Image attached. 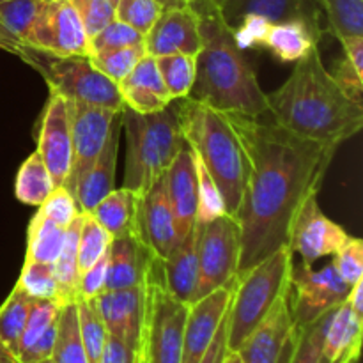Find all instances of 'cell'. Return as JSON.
Returning <instances> with one entry per match:
<instances>
[{
    "label": "cell",
    "instance_id": "obj_18",
    "mask_svg": "<svg viewBox=\"0 0 363 363\" xmlns=\"http://www.w3.org/2000/svg\"><path fill=\"white\" fill-rule=\"evenodd\" d=\"M137 236L160 261H163L176 247V222L163 176L138 199Z\"/></svg>",
    "mask_w": 363,
    "mask_h": 363
},
{
    "label": "cell",
    "instance_id": "obj_12",
    "mask_svg": "<svg viewBox=\"0 0 363 363\" xmlns=\"http://www.w3.org/2000/svg\"><path fill=\"white\" fill-rule=\"evenodd\" d=\"M121 112L71 101V169L62 186L73 194L82 174L98 160L108 140L110 128Z\"/></svg>",
    "mask_w": 363,
    "mask_h": 363
},
{
    "label": "cell",
    "instance_id": "obj_22",
    "mask_svg": "<svg viewBox=\"0 0 363 363\" xmlns=\"http://www.w3.org/2000/svg\"><path fill=\"white\" fill-rule=\"evenodd\" d=\"M121 133H123V112L112 123L108 140H106L101 155L98 156V160L92 163L87 172L82 174V177L74 184L73 197L80 213H92L99 201H103L113 190Z\"/></svg>",
    "mask_w": 363,
    "mask_h": 363
},
{
    "label": "cell",
    "instance_id": "obj_15",
    "mask_svg": "<svg viewBox=\"0 0 363 363\" xmlns=\"http://www.w3.org/2000/svg\"><path fill=\"white\" fill-rule=\"evenodd\" d=\"M293 315L289 308V291L279 298L257 328L238 347L243 363H282L294 339Z\"/></svg>",
    "mask_w": 363,
    "mask_h": 363
},
{
    "label": "cell",
    "instance_id": "obj_19",
    "mask_svg": "<svg viewBox=\"0 0 363 363\" xmlns=\"http://www.w3.org/2000/svg\"><path fill=\"white\" fill-rule=\"evenodd\" d=\"M92 301L98 308V314L108 335L119 339L137 353L140 347L142 325H144V286L103 291Z\"/></svg>",
    "mask_w": 363,
    "mask_h": 363
},
{
    "label": "cell",
    "instance_id": "obj_54",
    "mask_svg": "<svg viewBox=\"0 0 363 363\" xmlns=\"http://www.w3.org/2000/svg\"><path fill=\"white\" fill-rule=\"evenodd\" d=\"M344 48V57L353 64L354 69L363 74V35L350 38L340 43Z\"/></svg>",
    "mask_w": 363,
    "mask_h": 363
},
{
    "label": "cell",
    "instance_id": "obj_9",
    "mask_svg": "<svg viewBox=\"0 0 363 363\" xmlns=\"http://www.w3.org/2000/svg\"><path fill=\"white\" fill-rule=\"evenodd\" d=\"M240 254L241 229L234 215L225 213L206 225H201L195 301L236 280Z\"/></svg>",
    "mask_w": 363,
    "mask_h": 363
},
{
    "label": "cell",
    "instance_id": "obj_17",
    "mask_svg": "<svg viewBox=\"0 0 363 363\" xmlns=\"http://www.w3.org/2000/svg\"><path fill=\"white\" fill-rule=\"evenodd\" d=\"M145 50L152 57L186 53L197 55L202 46L199 14L188 2L163 7L151 30L144 35Z\"/></svg>",
    "mask_w": 363,
    "mask_h": 363
},
{
    "label": "cell",
    "instance_id": "obj_11",
    "mask_svg": "<svg viewBox=\"0 0 363 363\" xmlns=\"http://www.w3.org/2000/svg\"><path fill=\"white\" fill-rule=\"evenodd\" d=\"M23 45L60 57L91 55L87 32L67 0L46 2Z\"/></svg>",
    "mask_w": 363,
    "mask_h": 363
},
{
    "label": "cell",
    "instance_id": "obj_10",
    "mask_svg": "<svg viewBox=\"0 0 363 363\" xmlns=\"http://www.w3.org/2000/svg\"><path fill=\"white\" fill-rule=\"evenodd\" d=\"M351 286L328 264L314 269L311 264L293 261L289 279V308L294 326H307L332 312L350 296Z\"/></svg>",
    "mask_w": 363,
    "mask_h": 363
},
{
    "label": "cell",
    "instance_id": "obj_20",
    "mask_svg": "<svg viewBox=\"0 0 363 363\" xmlns=\"http://www.w3.org/2000/svg\"><path fill=\"white\" fill-rule=\"evenodd\" d=\"M218 13L233 30L243 18L259 16L269 23L301 21L315 34H325V28L321 27V9L315 0H223Z\"/></svg>",
    "mask_w": 363,
    "mask_h": 363
},
{
    "label": "cell",
    "instance_id": "obj_34",
    "mask_svg": "<svg viewBox=\"0 0 363 363\" xmlns=\"http://www.w3.org/2000/svg\"><path fill=\"white\" fill-rule=\"evenodd\" d=\"M156 64L170 98H186L195 80V57L186 53H172L156 57Z\"/></svg>",
    "mask_w": 363,
    "mask_h": 363
},
{
    "label": "cell",
    "instance_id": "obj_36",
    "mask_svg": "<svg viewBox=\"0 0 363 363\" xmlns=\"http://www.w3.org/2000/svg\"><path fill=\"white\" fill-rule=\"evenodd\" d=\"M77 315H78V328H80V339L84 344L85 357L89 363H99L101 360L103 350H105L106 332L101 318L98 314L94 301L92 300H78L77 301Z\"/></svg>",
    "mask_w": 363,
    "mask_h": 363
},
{
    "label": "cell",
    "instance_id": "obj_42",
    "mask_svg": "<svg viewBox=\"0 0 363 363\" xmlns=\"http://www.w3.org/2000/svg\"><path fill=\"white\" fill-rule=\"evenodd\" d=\"M32 300H55L57 301V280L53 264L35 261H23L20 279L16 286Z\"/></svg>",
    "mask_w": 363,
    "mask_h": 363
},
{
    "label": "cell",
    "instance_id": "obj_21",
    "mask_svg": "<svg viewBox=\"0 0 363 363\" xmlns=\"http://www.w3.org/2000/svg\"><path fill=\"white\" fill-rule=\"evenodd\" d=\"M163 177L176 222L177 241H181L194 229L197 218V170L190 145L184 144L181 147Z\"/></svg>",
    "mask_w": 363,
    "mask_h": 363
},
{
    "label": "cell",
    "instance_id": "obj_14",
    "mask_svg": "<svg viewBox=\"0 0 363 363\" xmlns=\"http://www.w3.org/2000/svg\"><path fill=\"white\" fill-rule=\"evenodd\" d=\"M55 186H62L71 169V101L50 92L39 126L38 149Z\"/></svg>",
    "mask_w": 363,
    "mask_h": 363
},
{
    "label": "cell",
    "instance_id": "obj_31",
    "mask_svg": "<svg viewBox=\"0 0 363 363\" xmlns=\"http://www.w3.org/2000/svg\"><path fill=\"white\" fill-rule=\"evenodd\" d=\"M325 13V30L340 43L363 35V0H315Z\"/></svg>",
    "mask_w": 363,
    "mask_h": 363
},
{
    "label": "cell",
    "instance_id": "obj_6",
    "mask_svg": "<svg viewBox=\"0 0 363 363\" xmlns=\"http://www.w3.org/2000/svg\"><path fill=\"white\" fill-rule=\"evenodd\" d=\"M294 254L282 247L269 257L236 277L233 300L229 305L227 350L238 351L248 335L268 315L273 305L289 291Z\"/></svg>",
    "mask_w": 363,
    "mask_h": 363
},
{
    "label": "cell",
    "instance_id": "obj_43",
    "mask_svg": "<svg viewBox=\"0 0 363 363\" xmlns=\"http://www.w3.org/2000/svg\"><path fill=\"white\" fill-rule=\"evenodd\" d=\"M163 7L156 0H117L116 18L124 21L142 35L147 34L158 20Z\"/></svg>",
    "mask_w": 363,
    "mask_h": 363
},
{
    "label": "cell",
    "instance_id": "obj_52",
    "mask_svg": "<svg viewBox=\"0 0 363 363\" xmlns=\"http://www.w3.org/2000/svg\"><path fill=\"white\" fill-rule=\"evenodd\" d=\"M135 358H137V353L133 350H130L116 337L108 335L99 363H135Z\"/></svg>",
    "mask_w": 363,
    "mask_h": 363
},
{
    "label": "cell",
    "instance_id": "obj_30",
    "mask_svg": "<svg viewBox=\"0 0 363 363\" xmlns=\"http://www.w3.org/2000/svg\"><path fill=\"white\" fill-rule=\"evenodd\" d=\"M27 255L25 261L46 262L53 264L60 255L64 247V238H66V229L57 223L50 222L48 218L35 213L28 223L27 233Z\"/></svg>",
    "mask_w": 363,
    "mask_h": 363
},
{
    "label": "cell",
    "instance_id": "obj_13",
    "mask_svg": "<svg viewBox=\"0 0 363 363\" xmlns=\"http://www.w3.org/2000/svg\"><path fill=\"white\" fill-rule=\"evenodd\" d=\"M347 240L350 234L321 211L318 195H312L294 218L287 247L300 255L301 262L312 266L319 259L335 255Z\"/></svg>",
    "mask_w": 363,
    "mask_h": 363
},
{
    "label": "cell",
    "instance_id": "obj_1",
    "mask_svg": "<svg viewBox=\"0 0 363 363\" xmlns=\"http://www.w3.org/2000/svg\"><path fill=\"white\" fill-rule=\"evenodd\" d=\"M225 113L247 163L243 197L234 213L241 229L240 277L287 247L298 211L318 195L339 147L303 138L261 117Z\"/></svg>",
    "mask_w": 363,
    "mask_h": 363
},
{
    "label": "cell",
    "instance_id": "obj_51",
    "mask_svg": "<svg viewBox=\"0 0 363 363\" xmlns=\"http://www.w3.org/2000/svg\"><path fill=\"white\" fill-rule=\"evenodd\" d=\"M332 77L333 80L337 82V85L342 89L344 94L350 96L354 103L363 106V74H360L354 69L353 64H351L346 57H342V59L337 62L335 71L332 73Z\"/></svg>",
    "mask_w": 363,
    "mask_h": 363
},
{
    "label": "cell",
    "instance_id": "obj_50",
    "mask_svg": "<svg viewBox=\"0 0 363 363\" xmlns=\"http://www.w3.org/2000/svg\"><path fill=\"white\" fill-rule=\"evenodd\" d=\"M106 272H108V252L94 266L80 273V284H78L80 300H94L105 291Z\"/></svg>",
    "mask_w": 363,
    "mask_h": 363
},
{
    "label": "cell",
    "instance_id": "obj_25",
    "mask_svg": "<svg viewBox=\"0 0 363 363\" xmlns=\"http://www.w3.org/2000/svg\"><path fill=\"white\" fill-rule=\"evenodd\" d=\"M155 255L138 236L113 238L108 250V272L105 291L144 286L145 273Z\"/></svg>",
    "mask_w": 363,
    "mask_h": 363
},
{
    "label": "cell",
    "instance_id": "obj_39",
    "mask_svg": "<svg viewBox=\"0 0 363 363\" xmlns=\"http://www.w3.org/2000/svg\"><path fill=\"white\" fill-rule=\"evenodd\" d=\"M147 53L145 50V43H138V45L121 46V48L106 50V52L92 53L91 60L103 74L116 82L117 85L131 73L138 60Z\"/></svg>",
    "mask_w": 363,
    "mask_h": 363
},
{
    "label": "cell",
    "instance_id": "obj_33",
    "mask_svg": "<svg viewBox=\"0 0 363 363\" xmlns=\"http://www.w3.org/2000/svg\"><path fill=\"white\" fill-rule=\"evenodd\" d=\"M32 298H28L23 291L14 287L13 293L7 296L0 307V340L18 357L20 351L21 333L27 323L28 311H30Z\"/></svg>",
    "mask_w": 363,
    "mask_h": 363
},
{
    "label": "cell",
    "instance_id": "obj_62",
    "mask_svg": "<svg viewBox=\"0 0 363 363\" xmlns=\"http://www.w3.org/2000/svg\"><path fill=\"white\" fill-rule=\"evenodd\" d=\"M110 2L113 4V7H116V4H117V0H110Z\"/></svg>",
    "mask_w": 363,
    "mask_h": 363
},
{
    "label": "cell",
    "instance_id": "obj_58",
    "mask_svg": "<svg viewBox=\"0 0 363 363\" xmlns=\"http://www.w3.org/2000/svg\"><path fill=\"white\" fill-rule=\"evenodd\" d=\"M222 363H243V362H241L240 354H238L236 351H227L225 358H223Z\"/></svg>",
    "mask_w": 363,
    "mask_h": 363
},
{
    "label": "cell",
    "instance_id": "obj_60",
    "mask_svg": "<svg viewBox=\"0 0 363 363\" xmlns=\"http://www.w3.org/2000/svg\"><path fill=\"white\" fill-rule=\"evenodd\" d=\"M135 363H147V360H145V357L140 353V351H137V358H135Z\"/></svg>",
    "mask_w": 363,
    "mask_h": 363
},
{
    "label": "cell",
    "instance_id": "obj_3",
    "mask_svg": "<svg viewBox=\"0 0 363 363\" xmlns=\"http://www.w3.org/2000/svg\"><path fill=\"white\" fill-rule=\"evenodd\" d=\"M197 14L202 46L195 55V80L186 98L222 112L264 117L269 113L266 92L245 59L234 30L218 9Z\"/></svg>",
    "mask_w": 363,
    "mask_h": 363
},
{
    "label": "cell",
    "instance_id": "obj_59",
    "mask_svg": "<svg viewBox=\"0 0 363 363\" xmlns=\"http://www.w3.org/2000/svg\"><path fill=\"white\" fill-rule=\"evenodd\" d=\"M162 7H172V6H179V4H184L186 0H156Z\"/></svg>",
    "mask_w": 363,
    "mask_h": 363
},
{
    "label": "cell",
    "instance_id": "obj_37",
    "mask_svg": "<svg viewBox=\"0 0 363 363\" xmlns=\"http://www.w3.org/2000/svg\"><path fill=\"white\" fill-rule=\"evenodd\" d=\"M328 314L307 326H296L293 346L282 363H328L323 354V332Z\"/></svg>",
    "mask_w": 363,
    "mask_h": 363
},
{
    "label": "cell",
    "instance_id": "obj_26",
    "mask_svg": "<svg viewBox=\"0 0 363 363\" xmlns=\"http://www.w3.org/2000/svg\"><path fill=\"white\" fill-rule=\"evenodd\" d=\"M138 195L128 188H113L89 215L112 238L137 236V211Z\"/></svg>",
    "mask_w": 363,
    "mask_h": 363
},
{
    "label": "cell",
    "instance_id": "obj_5",
    "mask_svg": "<svg viewBox=\"0 0 363 363\" xmlns=\"http://www.w3.org/2000/svg\"><path fill=\"white\" fill-rule=\"evenodd\" d=\"M123 131L126 140L123 186L140 197L167 172L186 140L170 105L151 116L124 108Z\"/></svg>",
    "mask_w": 363,
    "mask_h": 363
},
{
    "label": "cell",
    "instance_id": "obj_27",
    "mask_svg": "<svg viewBox=\"0 0 363 363\" xmlns=\"http://www.w3.org/2000/svg\"><path fill=\"white\" fill-rule=\"evenodd\" d=\"M321 35L315 34L308 25L301 21L269 23L264 32L261 46H266L282 62H296L314 45H319Z\"/></svg>",
    "mask_w": 363,
    "mask_h": 363
},
{
    "label": "cell",
    "instance_id": "obj_49",
    "mask_svg": "<svg viewBox=\"0 0 363 363\" xmlns=\"http://www.w3.org/2000/svg\"><path fill=\"white\" fill-rule=\"evenodd\" d=\"M121 84L126 85H138V87L151 89V91L158 92V94L165 96V98H170L169 91H167L165 84L162 80V74H160L158 64H156V57L145 53L140 60H138L137 66L131 69V73L124 78Z\"/></svg>",
    "mask_w": 363,
    "mask_h": 363
},
{
    "label": "cell",
    "instance_id": "obj_56",
    "mask_svg": "<svg viewBox=\"0 0 363 363\" xmlns=\"http://www.w3.org/2000/svg\"><path fill=\"white\" fill-rule=\"evenodd\" d=\"M186 2L190 4L197 13H201V11L208 9H218L220 4H222L223 0H186Z\"/></svg>",
    "mask_w": 363,
    "mask_h": 363
},
{
    "label": "cell",
    "instance_id": "obj_48",
    "mask_svg": "<svg viewBox=\"0 0 363 363\" xmlns=\"http://www.w3.org/2000/svg\"><path fill=\"white\" fill-rule=\"evenodd\" d=\"M332 257V264L347 286H353L363 279V241L360 238L350 236L344 247Z\"/></svg>",
    "mask_w": 363,
    "mask_h": 363
},
{
    "label": "cell",
    "instance_id": "obj_57",
    "mask_svg": "<svg viewBox=\"0 0 363 363\" xmlns=\"http://www.w3.org/2000/svg\"><path fill=\"white\" fill-rule=\"evenodd\" d=\"M0 363H20L16 354H14L2 340H0Z\"/></svg>",
    "mask_w": 363,
    "mask_h": 363
},
{
    "label": "cell",
    "instance_id": "obj_61",
    "mask_svg": "<svg viewBox=\"0 0 363 363\" xmlns=\"http://www.w3.org/2000/svg\"><path fill=\"white\" fill-rule=\"evenodd\" d=\"M38 363H55L52 360V358H46V360H43V362H38Z\"/></svg>",
    "mask_w": 363,
    "mask_h": 363
},
{
    "label": "cell",
    "instance_id": "obj_46",
    "mask_svg": "<svg viewBox=\"0 0 363 363\" xmlns=\"http://www.w3.org/2000/svg\"><path fill=\"white\" fill-rule=\"evenodd\" d=\"M38 211L41 213L45 218H48L50 222L57 223V225L64 227V229H67V227L71 225V222L78 216V213H80L78 211V206L73 194L64 186L53 188V191L48 195V199L39 206Z\"/></svg>",
    "mask_w": 363,
    "mask_h": 363
},
{
    "label": "cell",
    "instance_id": "obj_32",
    "mask_svg": "<svg viewBox=\"0 0 363 363\" xmlns=\"http://www.w3.org/2000/svg\"><path fill=\"white\" fill-rule=\"evenodd\" d=\"M52 360L55 363H89L80 339L77 303L64 305L60 308Z\"/></svg>",
    "mask_w": 363,
    "mask_h": 363
},
{
    "label": "cell",
    "instance_id": "obj_47",
    "mask_svg": "<svg viewBox=\"0 0 363 363\" xmlns=\"http://www.w3.org/2000/svg\"><path fill=\"white\" fill-rule=\"evenodd\" d=\"M121 98H123L124 108H130L142 116H151V113L162 112L170 105L172 99L151 91V89L138 87V85L119 84Z\"/></svg>",
    "mask_w": 363,
    "mask_h": 363
},
{
    "label": "cell",
    "instance_id": "obj_35",
    "mask_svg": "<svg viewBox=\"0 0 363 363\" xmlns=\"http://www.w3.org/2000/svg\"><path fill=\"white\" fill-rule=\"evenodd\" d=\"M112 240L113 238L96 222L94 216L82 213V227L77 247L78 272L84 273L85 269L94 266L108 252Z\"/></svg>",
    "mask_w": 363,
    "mask_h": 363
},
{
    "label": "cell",
    "instance_id": "obj_28",
    "mask_svg": "<svg viewBox=\"0 0 363 363\" xmlns=\"http://www.w3.org/2000/svg\"><path fill=\"white\" fill-rule=\"evenodd\" d=\"M82 227V213H78L77 218L71 222L66 229V238H64V247L60 255L53 262V272H55L57 280V303L60 307L69 303H77L80 300L78 293V284H80V272H78L77 261V247H78V234Z\"/></svg>",
    "mask_w": 363,
    "mask_h": 363
},
{
    "label": "cell",
    "instance_id": "obj_2",
    "mask_svg": "<svg viewBox=\"0 0 363 363\" xmlns=\"http://www.w3.org/2000/svg\"><path fill=\"white\" fill-rule=\"evenodd\" d=\"M277 124L303 138L337 145L363 128V106L354 103L333 80L314 45L300 60L286 84L266 94Z\"/></svg>",
    "mask_w": 363,
    "mask_h": 363
},
{
    "label": "cell",
    "instance_id": "obj_45",
    "mask_svg": "<svg viewBox=\"0 0 363 363\" xmlns=\"http://www.w3.org/2000/svg\"><path fill=\"white\" fill-rule=\"evenodd\" d=\"M77 11L87 38H94L105 25L116 18V7L110 0H67Z\"/></svg>",
    "mask_w": 363,
    "mask_h": 363
},
{
    "label": "cell",
    "instance_id": "obj_44",
    "mask_svg": "<svg viewBox=\"0 0 363 363\" xmlns=\"http://www.w3.org/2000/svg\"><path fill=\"white\" fill-rule=\"evenodd\" d=\"M138 43H144V35L124 21L113 18L94 38L89 39V48H91L92 55V53L106 52V50L121 48V46L138 45Z\"/></svg>",
    "mask_w": 363,
    "mask_h": 363
},
{
    "label": "cell",
    "instance_id": "obj_7",
    "mask_svg": "<svg viewBox=\"0 0 363 363\" xmlns=\"http://www.w3.org/2000/svg\"><path fill=\"white\" fill-rule=\"evenodd\" d=\"M21 60L41 73L53 94L69 101L103 106L113 112L124 110L119 85L103 74L92 64L91 57H60L25 46Z\"/></svg>",
    "mask_w": 363,
    "mask_h": 363
},
{
    "label": "cell",
    "instance_id": "obj_23",
    "mask_svg": "<svg viewBox=\"0 0 363 363\" xmlns=\"http://www.w3.org/2000/svg\"><path fill=\"white\" fill-rule=\"evenodd\" d=\"M199 238L201 225L195 223L188 236L177 241L172 252L160 261L167 291L188 307L195 301L199 282Z\"/></svg>",
    "mask_w": 363,
    "mask_h": 363
},
{
    "label": "cell",
    "instance_id": "obj_24",
    "mask_svg": "<svg viewBox=\"0 0 363 363\" xmlns=\"http://www.w3.org/2000/svg\"><path fill=\"white\" fill-rule=\"evenodd\" d=\"M363 318L347 300L328 314L323 332V354L328 363H358L362 351Z\"/></svg>",
    "mask_w": 363,
    "mask_h": 363
},
{
    "label": "cell",
    "instance_id": "obj_40",
    "mask_svg": "<svg viewBox=\"0 0 363 363\" xmlns=\"http://www.w3.org/2000/svg\"><path fill=\"white\" fill-rule=\"evenodd\" d=\"M191 149V147H190ZM191 155H194V163L195 170H197V218L195 223L199 225H206L211 220L218 218V216L225 215V206H223V199L220 195L218 186L213 181L211 174L208 172L206 165L202 163V160L199 158L197 152L191 149Z\"/></svg>",
    "mask_w": 363,
    "mask_h": 363
},
{
    "label": "cell",
    "instance_id": "obj_55",
    "mask_svg": "<svg viewBox=\"0 0 363 363\" xmlns=\"http://www.w3.org/2000/svg\"><path fill=\"white\" fill-rule=\"evenodd\" d=\"M0 50H4V52L7 53H13V55L20 57V59L21 55H23V50H25L23 43H21L16 35L11 34L2 23H0Z\"/></svg>",
    "mask_w": 363,
    "mask_h": 363
},
{
    "label": "cell",
    "instance_id": "obj_8",
    "mask_svg": "<svg viewBox=\"0 0 363 363\" xmlns=\"http://www.w3.org/2000/svg\"><path fill=\"white\" fill-rule=\"evenodd\" d=\"M144 325L140 351L147 363H181L188 305L167 291L160 259L152 257L144 280Z\"/></svg>",
    "mask_w": 363,
    "mask_h": 363
},
{
    "label": "cell",
    "instance_id": "obj_53",
    "mask_svg": "<svg viewBox=\"0 0 363 363\" xmlns=\"http://www.w3.org/2000/svg\"><path fill=\"white\" fill-rule=\"evenodd\" d=\"M227 328H229V311H227L225 318L222 319L218 326V332H216L215 339L209 344L208 351L202 357L201 363H222L223 358L227 354Z\"/></svg>",
    "mask_w": 363,
    "mask_h": 363
},
{
    "label": "cell",
    "instance_id": "obj_41",
    "mask_svg": "<svg viewBox=\"0 0 363 363\" xmlns=\"http://www.w3.org/2000/svg\"><path fill=\"white\" fill-rule=\"evenodd\" d=\"M46 2L48 0H4L0 2V23L23 43Z\"/></svg>",
    "mask_w": 363,
    "mask_h": 363
},
{
    "label": "cell",
    "instance_id": "obj_16",
    "mask_svg": "<svg viewBox=\"0 0 363 363\" xmlns=\"http://www.w3.org/2000/svg\"><path fill=\"white\" fill-rule=\"evenodd\" d=\"M236 280L229 286L213 291L188 307L186 323L183 333L181 363H201L209 344L215 339L222 319L229 311Z\"/></svg>",
    "mask_w": 363,
    "mask_h": 363
},
{
    "label": "cell",
    "instance_id": "obj_38",
    "mask_svg": "<svg viewBox=\"0 0 363 363\" xmlns=\"http://www.w3.org/2000/svg\"><path fill=\"white\" fill-rule=\"evenodd\" d=\"M60 308L62 307L55 300H32L27 323H25L23 333H21L18 357L23 351H27L28 347L34 346L46 333L53 332L57 328Z\"/></svg>",
    "mask_w": 363,
    "mask_h": 363
},
{
    "label": "cell",
    "instance_id": "obj_4",
    "mask_svg": "<svg viewBox=\"0 0 363 363\" xmlns=\"http://www.w3.org/2000/svg\"><path fill=\"white\" fill-rule=\"evenodd\" d=\"M174 113L186 144L211 174L229 215L240 208L247 179V163L240 138L227 113L194 99H172Z\"/></svg>",
    "mask_w": 363,
    "mask_h": 363
},
{
    "label": "cell",
    "instance_id": "obj_63",
    "mask_svg": "<svg viewBox=\"0 0 363 363\" xmlns=\"http://www.w3.org/2000/svg\"><path fill=\"white\" fill-rule=\"evenodd\" d=\"M0 2H4V0H0Z\"/></svg>",
    "mask_w": 363,
    "mask_h": 363
},
{
    "label": "cell",
    "instance_id": "obj_29",
    "mask_svg": "<svg viewBox=\"0 0 363 363\" xmlns=\"http://www.w3.org/2000/svg\"><path fill=\"white\" fill-rule=\"evenodd\" d=\"M53 188L55 184H53L52 176H50L41 155L34 151L20 165L16 183H14V195L23 204L39 208L48 199Z\"/></svg>",
    "mask_w": 363,
    "mask_h": 363
}]
</instances>
